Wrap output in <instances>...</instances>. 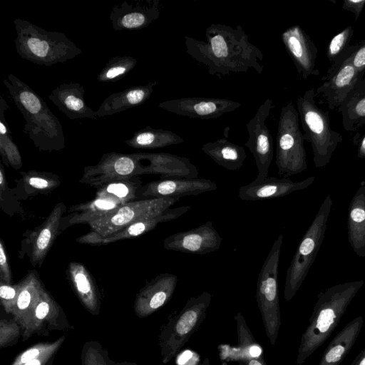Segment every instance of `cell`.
<instances>
[{
  "label": "cell",
  "instance_id": "cell-22",
  "mask_svg": "<svg viewBox=\"0 0 365 365\" xmlns=\"http://www.w3.org/2000/svg\"><path fill=\"white\" fill-rule=\"evenodd\" d=\"M66 206L58 203L46 220L28 237V255L32 266H41L58 232Z\"/></svg>",
  "mask_w": 365,
  "mask_h": 365
},
{
  "label": "cell",
  "instance_id": "cell-19",
  "mask_svg": "<svg viewBox=\"0 0 365 365\" xmlns=\"http://www.w3.org/2000/svg\"><path fill=\"white\" fill-rule=\"evenodd\" d=\"M190 208L191 206L190 205L175 208L170 207L155 217L135 222L113 234L100 236L90 231L87 234L78 237L76 240L80 244L101 245L136 237L151 231L160 223L180 217Z\"/></svg>",
  "mask_w": 365,
  "mask_h": 365
},
{
  "label": "cell",
  "instance_id": "cell-9",
  "mask_svg": "<svg viewBox=\"0 0 365 365\" xmlns=\"http://www.w3.org/2000/svg\"><path fill=\"white\" fill-rule=\"evenodd\" d=\"M212 294L203 292L191 297L184 307L170 319L162 335L163 359L170 361L181 351L206 317Z\"/></svg>",
  "mask_w": 365,
  "mask_h": 365
},
{
  "label": "cell",
  "instance_id": "cell-33",
  "mask_svg": "<svg viewBox=\"0 0 365 365\" xmlns=\"http://www.w3.org/2000/svg\"><path fill=\"white\" fill-rule=\"evenodd\" d=\"M141 187L138 177L121 179L99 187L96 197L111 199L124 205L137 198Z\"/></svg>",
  "mask_w": 365,
  "mask_h": 365
},
{
  "label": "cell",
  "instance_id": "cell-18",
  "mask_svg": "<svg viewBox=\"0 0 365 365\" xmlns=\"http://www.w3.org/2000/svg\"><path fill=\"white\" fill-rule=\"evenodd\" d=\"M281 38L298 73L303 78L319 75V72L316 67L318 53L317 46L299 25L287 28L281 34Z\"/></svg>",
  "mask_w": 365,
  "mask_h": 365
},
{
  "label": "cell",
  "instance_id": "cell-46",
  "mask_svg": "<svg viewBox=\"0 0 365 365\" xmlns=\"http://www.w3.org/2000/svg\"><path fill=\"white\" fill-rule=\"evenodd\" d=\"M357 156L359 158L365 159V135L362 136L359 143Z\"/></svg>",
  "mask_w": 365,
  "mask_h": 365
},
{
  "label": "cell",
  "instance_id": "cell-44",
  "mask_svg": "<svg viewBox=\"0 0 365 365\" xmlns=\"http://www.w3.org/2000/svg\"><path fill=\"white\" fill-rule=\"evenodd\" d=\"M44 299L39 302L36 308L35 314L36 317L39 319H43L48 313L50 306L48 302L46 299V294H43Z\"/></svg>",
  "mask_w": 365,
  "mask_h": 365
},
{
  "label": "cell",
  "instance_id": "cell-4",
  "mask_svg": "<svg viewBox=\"0 0 365 365\" xmlns=\"http://www.w3.org/2000/svg\"><path fill=\"white\" fill-rule=\"evenodd\" d=\"M17 53L38 65L64 63L82 53V49L61 32L48 31L25 19L14 20Z\"/></svg>",
  "mask_w": 365,
  "mask_h": 365
},
{
  "label": "cell",
  "instance_id": "cell-24",
  "mask_svg": "<svg viewBox=\"0 0 365 365\" xmlns=\"http://www.w3.org/2000/svg\"><path fill=\"white\" fill-rule=\"evenodd\" d=\"M178 276L162 273L149 282L140 291L138 304L144 313L150 314L165 305L172 298Z\"/></svg>",
  "mask_w": 365,
  "mask_h": 365
},
{
  "label": "cell",
  "instance_id": "cell-5",
  "mask_svg": "<svg viewBox=\"0 0 365 365\" xmlns=\"http://www.w3.org/2000/svg\"><path fill=\"white\" fill-rule=\"evenodd\" d=\"M314 88L297 100V110L304 130V138L311 144L316 168L326 166L343 137L331 128L329 113L319 108L314 100Z\"/></svg>",
  "mask_w": 365,
  "mask_h": 365
},
{
  "label": "cell",
  "instance_id": "cell-50",
  "mask_svg": "<svg viewBox=\"0 0 365 365\" xmlns=\"http://www.w3.org/2000/svg\"><path fill=\"white\" fill-rule=\"evenodd\" d=\"M199 365H210V360L208 358H205L202 362Z\"/></svg>",
  "mask_w": 365,
  "mask_h": 365
},
{
  "label": "cell",
  "instance_id": "cell-30",
  "mask_svg": "<svg viewBox=\"0 0 365 365\" xmlns=\"http://www.w3.org/2000/svg\"><path fill=\"white\" fill-rule=\"evenodd\" d=\"M235 319L237 322V346H219L222 361H235L240 356H258L263 353L260 344L255 340L249 329L243 315L238 312Z\"/></svg>",
  "mask_w": 365,
  "mask_h": 365
},
{
  "label": "cell",
  "instance_id": "cell-38",
  "mask_svg": "<svg viewBox=\"0 0 365 365\" xmlns=\"http://www.w3.org/2000/svg\"><path fill=\"white\" fill-rule=\"evenodd\" d=\"M353 34L354 29L349 26L331 39L327 51L330 63L336 61L348 49Z\"/></svg>",
  "mask_w": 365,
  "mask_h": 365
},
{
  "label": "cell",
  "instance_id": "cell-27",
  "mask_svg": "<svg viewBox=\"0 0 365 365\" xmlns=\"http://www.w3.org/2000/svg\"><path fill=\"white\" fill-rule=\"evenodd\" d=\"M364 319L357 317L349 322L325 349L319 365H339L353 347Z\"/></svg>",
  "mask_w": 365,
  "mask_h": 365
},
{
  "label": "cell",
  "instance_id": "cell-47",
  "mask_svg": "<svg viewBox=\"0 0 365 365\" xmlns=\"http://www.w3.org/2000/svg\"><path fill=\"white\" fill-rule=\"evenodd\" d=\"M351 365H365V348L356 356Z\"/></svg>",
  "mask_w": 365,
  "mask_h": 365
},
{
  "label": "cell",
  "instance_id": "cell-7",
  "mask_svg": "<svg viewBox=\"0 0 365 365\" xmlns=\"http://www.w3.org/2000/svg\"><path fill=\"white\" fill-rule=\"evenodd\" d=\"M283 234L274 240L257 282L256 299L267 338L274 346L281 326L278 292V268Z\"/></svg>",
  "mask_w": 365,
  "mask_h": 365
},
{
  "label": "cell",
  "instance_id": "cell-25",
  "mask_svg": "<svg viewBox=\"0 0 365 365\" xmlns=\"http://www.w3.org/2000/svg\"><path fill=\"white\" fill-rule=\"evenodd\" d=\"M157 84V81H153L145 85L134 86L110 95L96 111V116L110 115L142 105L150 98Z\"/></svg>",
  "mask_w": 365,
  "mask_h": 365
},
{
  "label": "cell",
  "instance_id": "cell-3",
  "mask_svg": "<svg viewBox=\"0 0 365 365\" xmlns=\"http://www.w3.org/2000/svg\"><path fill=\"white\" fill-rule=\"evenodd\" d=\"M364 284V280L338 284L318 294L308 327L302 335L297 365L304 364L327 340Z\"/></svg>",
  "mask_w": 365,
  "mask_h": 365
},
{
  "label": "cell",
  "instance_id": "cell-6",
  "mask_svg": "<svg viewBox=\"0 0 365 365\" xmlns=\"http://www.w3.org/2000/svg\"><path fill=\"white\" fill-rule=\"evenodd\" d=\"M332 205L331 196L327 195L296 250L286 274L284 298L287 302L294 297L315 260L324 238Z\"/></svg>",
  "mask_w": 365,
  "mask_h": 365
},
{
  "label": "cell",
  "instance_id": "cell-16",
  "mask_svg": "<svg viewBox=\"0 0 365 365\" xmlns=\"http://www.w3.org/2000/svg\"><path fill=\"white\" fill-rule=\"evenodd\" d=\"M160 0L124 1L115 4L109 15L115 31H136L148 27L160 14Z\"/></svg>",
  "mask_w": 365,
  "mask_h": 365
},
{
  "label": "cell",
  "instance_id": "cell-10",
  "mask_svg": "<svg viewBox=\"0 0 365 365\" xmlns=\"http://www.w3.org/2000/svg\"><path fill=\"white\" fill-rule=\"evenodd\" d=\"M179 199L148 198L125 203L90 222V231L100 236L113 234L135 222L159 215L170 208Z\"/></svg>",
  "mask_w": 365,
  "mask_h": 365
},
{
  "label": "cell",
  "instance_id": "cell-36",
  "mask_svg": "<svg viewBox=\"0 0 365 365\" xmlns=\"http://www.w3.org/2000/svg\"><path fill=\"white\" fill-rule=\"evenodd\" d=\"M138 59L130 56H116L102 68L97 80L102 83L115 82L124 78L137 65Z\"/></svg>",
  "mask_w": 365,
  "mask_h": 365
},
{
  "label": "cell",
  "instance_id": "cell-12",
  "mask_svg": "<svg viewBox=\"0 0 365 365\" xmlns=\"http://www.w3.org/2000/svg\"><path fill=\"white\" fill-rule=\"evenodd\" d=\"M351 45L336 61L331 63L324 81L316 90L325 99L330 110L339 109L348 95L362 78L350 61Z\"/></svg>",
  "mask_w": 365,
  "mask_h": 365
},
{
  "label": "cell",
  "instance_id": "cell-34",
  "mask_svg": "<svg viewBox=\"0 0 365 365\" xmlns=\"http://www.w3.org/2000/svg\"><path fill=\"white\" fill-rule=\"evenodd\" d=\"M6 107L0 108V154L6 166L19 170L22 167V158L17 145L13 140L6 120Z\"/></svg>",
  "mask_w": 365,
  "mask_h": 365
},
{
  "label": "cell",
  "instance_id": "cell-1",
  "mask_svg": "<svg viewBox=\"0 0 365 365\" xmlns=\"http://www.w3.org/2000/svg\"><path fill=\"white\" fill-rule=\"evenodd\" d=\"M184 38L186 53L205 66L210 75L221 77L250 69L258 74L262 73L263 53L250 41L240 25L232 28L213 23L206 29V41L188 36Z\"/></svg>",
  "mask_w": 365,
  "mask_h": 365
},
{
  "label": "cell",
  "instance_id": "cell-28",
  "mask_svg": "<svg viewBox=\"0 0 365 365\" xmlns=\"http://www.w3.org/2000/svg\"><path fill=\"white\" fill-rule=\"evenodd\" d=\"M120 205L123 204L119 202L99 197L87 202L72 205L68 209L71 215L62 218L59 230L61 232L68 227L78 224L88 225Z\"/></svg>",
  "mask_w": 365,
  "mask_h": 365
},
{
  "label": "cell",
  "instance_id": "cell-15",
  "mask_svg": "<svg viewBox=\"0 0 365 365\" xmlns=\"http://www.w3.org/2000/svg\"><path fill=\"white\" fill-rule=\"evenodd\" d=\"M222 242V237L209 220L195 228L167 237L163 240V247L167 250L206 255L217 251Z\"/></svg>",
  "mask_w": 365,
  "mask_h": 365
},
{
  "label": "cell",
  "instance_id": "cell-45",
  "mask_svg": "<svg viewBox=\"0 0 365 365\" xmlns=\"http://www.w3.org/2000/svg\"><path fill=\"white\" fill-rule=\"evenodd\" d=\"M40 349L36 348L31 349L26 352H24L21 358H20V362L21 364L27 363L33 359H35V358L39 354Z\"/></svg>",
  "mask_w": 365,
  "mask_h": 365
},
{
  "label": "cell",
  "instance_id": "cell-40",
  "mask_svg": "<svg viewBox=\"0 0 365 365\" xmlns=\"http://www.w3.org/2000/svg\"><path fill=\"white\" fill-rule=\"evenodd\" d=\"M0 279L10 284L12 279L11 269L9 266L6 247L3 240H0Z\"/></svg>",
  "mask_w": 365,
  "mask_h": 365
},
{
  "label": "cell",
  "instance_id": "cell-13",
  "mask_svg": "<svg viewBox=\"0 0 365 365\" xmlns=\"http://www.w3.org/2000/svg\"><path fill=\"white\" fill-rule=\"evenodd\" d=\"M272 107V100L267 98L246 124L248 139L245 145L248 148L255 160L258 170L255 180H262L267 178L273 160V139L266 123Z\"/></svg>",
  "mask_w": 365,
  "mask_h": 365
},
{
  "label": "cell",
  "instance_id": "cell-23",
  "mask_svg": "<svg viewBox=\"0 0 365 365\" xmlns=\"http://www.w3.org/2000/svg\"><path fill=\"white\" fill-rule=\"evenodd\" d=\"M85 90L78 83H62L55 88L48 98L69 119L93 118L96 113L84 98Z\"/></svg>",
  "mask_w": 365,
  "mask_h": 365
},
{
  "label": "cell",
  "instance_id": "cell-48",
  "mask_svg": "<svg viewBox=\"0 0 365 365\" xmlns=\"http://www.w3.org/2000/svg\"><path fill=\"white\" fill-rule=\"evenodd\" d=\"M356 91H365V78H363L359 82L356 88L354 89Z\"/></svg>",
  "mask_w": 365,
  "mask_h": 365
},
{
  "label": "cell",
  "instance_id": "cell-8",
  "mask_svg": "<svg viewBox=\"0 0 365 365\" xmlns=\"http://www.w3.org/2000/svg\"><path fill=\"white\" fill-rule=\"evenodd\" d=\"M299 113L292 102L281 109L277 134L276 165L283 178L307 170L304 138L299 128Z\"/></svg>",
  "mask_w": 365,
  "mask_h": 365
},
{
  "label": "cell",
  "instance_id": "cell-37",
  "mask_svg": "<svg viewBox=\"0 0 365 365\" xmlns=\"http://www.w3.org/2000/svg\"><path fill=\"white\" fill-rule=\"evenodd\" d=\"M68 277L73 287L85 301L92 302L95 299V287L92 276L87 268L78 262L69 263Z\"/></svg>",
  "mask_w": 365,
  "mask_h": 365
},
{
  "label": "cell",
  "instance_id": "cell-20",
  "mask_svg": "<svg viewBox=\"0 0 365 365\" xmlns=\"http://www.w3.org/2000/svg\"><path fill=\"white\" fill-rule=\"evenodd\" d=\"M144 174L160 175L162 178H198L197 167L185 158L167 153H135Z\"/></svg>",
  "mask_w": 365,
  "mask_h": 365
},
{
  "label": "cell",
  "instance_id": "cell-42",
  "mask_svg": "<svg viewBox=\"0 0 365 365\" xmlns=\"http://www.w3.org/2000/svg\"><path fill=\"white\" fill-rule=\"evenodd\" d=\"M364 6L365 0H344L342 4V9L354 13L355 15V21H356Z\"/></svg>",
  "mask_w": 365,
  "mask_h": 365
},
{
  "label": "cell",
  "instance_id": "cell-2",
  "mask_svg": "<svg viewBox=\"0 0 365 365\" xmlns=\"http://www.w3.org/2000/svg\"><path fill=\"white\" fill-rule=\"evenodd\" d=\"M11 98L26 120L23 133L43 151H58L65 148L61 123L43 98L29 86L12 73L4 80Z\"/></svg>",
  "mask_w": 365,
  "mask_h": 365
},
{
  "label": "cell",
  "instance_id": "cell-49",
  "mask_svg": "<svg viewBox=\"0 0 365 365\" xmlns=\"http://www.w3.org/2000/svg\"><path fill=\"white\" fill-rule=\"evenodd\" d=\"M25 365H41V361L38 359H33L27 363Z\"/></svg>",
  "mask_w": 365,
  "mask_h": 365
},
{
  "label": "cell",
  "instance_id": "cell-26",
  "mask_svg": "<svg viewBox=\"0 0 365 365\" xmlns=\"http://www.w3.org/2000/svg\"><path fill=\"white\" fill-rule=\"evenodd\" d=\"M349 242L355 254L365 257V185H361L353 196L348 211Z\"/></svg>",
  "mask_w": 365,
  "mask_h": 365
},
{
  "label": "cell",
  "instance_id": "cell-41",
  "mask_svg": "<svg viewBox=\"0 0 365 365\" xmlns=\"http://www.w3.org/2000/svg\"><path fill=\"white\" fill-rule=\"evenodd\" d=\"M21 284L17 286H12L9 283L1 281L0 297L4 302H10L17 299Z\"/></svg>",
  "mask_w": 365,
  "mask_h": 365
},
{
  "label": "cell",
  "instance_id": "cell-17",
  "mask_svg": "<svg viewBox=\"0 0 365 365\" xmlns=\"http://www.w3.org/2000/svg\"><path fill=\"white\" fill-rule=\"evenodd\" d=\"M217 184L205 178H168L153 181L142 186L137 197L180 198L217 190Z\"/></svg>",
  "mask_w": 365,
  "mask_h": 365
},
{
  "label": "cell",
  "instance_id": "cell-14",
  "mask_svg": "<svg viewBox=\"0 0 365 365\" xmlns=\"http://www.w3.org/2000/svg\"><path fill=\"white\" fill-rule=\"evenodd\" d=\"M241 105L240 102L222 98L184 97L165 101L158 106L178 115L208 120L234 111Z\"/></svg>",
  "mask_w": 365,
  "mask_h": 365
},
{
  "label": "cell",
  "instance_id": "cell-43",
  "mask_svg": "<svg viewBox=\"0 0 365 365\" xmlns=\"http://www.w3.org/2000/svg\"><path fill=\"white\" fill-rule=\"evenodd\" d=\"M235 361L240 365H267L264 354L258 356H240Z\"/></svg>",
  "mask_w": 365,
  "mask_h": 365
},
{
  "label": "cell",
  "instance_id": "cell-31",
  "mask_svg": "<svg viewBox=\"0 0 365 365\" xmlns=\"http://www.w3.org/2000/svg\"><path fill=\"white\" fill-rule=\"evenodd\" d=\"M184 139L175 133L164 129H155L149 125L134 133L125 141L135 149H155L182 143Z\"/></svg>",
  "mask_w": 365,
  "mask_h": 365
},
{
  "label": "cell",
  "instance_id": "cell-21",
  "mask_svg": "<svg viewBox=\"0 0 365 365\" xmlns=\"http://www.w3.org/2000/svg\"><path fill=\"white\" fill-rule=\"evenodd\" d=\"M315 180L312 176L304 180L294 182L288 178H266L262 180H254L250 183L242 185L238 197L242 200L256 201L284 197L289 194L304 190Z\"/></svg>",
  "mask_w": 365,
  "mask_h": 365
},
{
  "label": "cell",
  "instance_id": "cell-35",
  "mask_svg": "<svg viewBox=\"0 0 365 365\" xmlns=\"http://www.w3.org/2000/svg\"><path fill=\"white\" fill-rule=\"evenodd\" d=\"M21 175L24 187L30 195L50 192L61 183L58 176L51 173L29 170Z\"/></svg>",
  "mask_w": 365,
  "mask_h": 365
},
{
  "label": "cell",
  "instance_id": "cell-29",
  "mask_svg": "<svg viewBox=\"0 0 365 365\" xmlns=\"http://www.w3.org/2000/svg\"><path fill=\"white\" fill-rule=\"evenodd\" d=\"M201 149L217 165L229 170L241 168L247 158L243 147L229 141L225 138L206 143L202 145Z\"/></svg>",
  "mask_w": 365,
  "mask_h": 365
},
{
  "label": "cell",
  "instance_id": "cell-39",
  "mask_svg": "<svg viewBox=\"0 0 365 365\" xmlns=\"http://www.w3.org/2000/svg\"><path fill=\"white\" fill-rule=\"evenodd\" d=\"M350 61L363 79L365 73V38L359 43L351 45Z\"/></svg>",
  "mask_w": 365,
  "mask_h": 365
},
{
  "label": "cell",
  "instance_id": "cell-11",
  "mask_svg": "<svg viewBox=\"0 0 365 365\" xmlns=\"http://www.w3.org/2000/svg\"><path fill=\"white\" fill-rule=\"evenodd\" d=\"M143 174L135 153L110 152L104 154L96 165L85 167L79 182L98 189L109 182Z\"/></svg>",
  "mask_w": 365,
  "mask_h": 365
},
{
  "label": "cell",
  "instance_id": "cell-32",
  "mask_svg": "<svg viewBox=\"0 0 365 365\" xmlns=\"http://www.w3.org/2000/svg\"><path fill=\"white\" fill-rule=\"evenodd\" d=\"M346 131L365 125V91H352L339 108Z\"/></svg>",
  "mask_w": 365,
  "mask_h": 365
}]
</instances>
